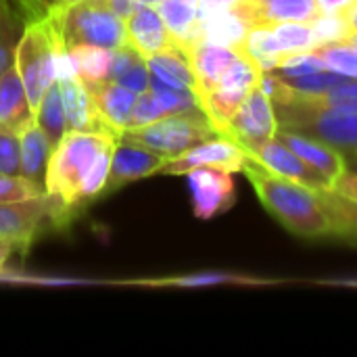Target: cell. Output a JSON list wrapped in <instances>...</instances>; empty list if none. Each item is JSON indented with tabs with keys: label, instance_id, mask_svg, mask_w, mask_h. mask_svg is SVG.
Listing matches in <instances>:
<instances>
[{
	"label": "cell",
	"instance_id": "obj_7",
	"mask_svg": "<svg viewBox=\"0 0 357 357\" xmlns=\"http://www.w3.org/2000/svg\"><path fill=\"white\" fill-rule=\"evenodd\" d=\"M69 218L71 215L48 195L19 203H0V238L25 253L38 236L65 226Z\"/></svg>",
	"mask_w": 357,
	"mask_h": 357
},
{
	"label": "cell",
	"instance_id": "obj_43",
	"mask_svg": "<svg viewBox=\"0 0 357 357\" xmlns=\"http://www.w3.org/2000/svg\"><path fill=\"white\" fill-rule=\"evenodd\" d=\"M109 4L113 6V10H115L117 15H121L123 19H128L138 6L144 4V0H109Z\"/></svg>",
	"mask_w": 357,
	"mask_h": 357
},
{
	"label": "cell",
	"instance_id": "obj_29",
	"mask_svg": "<svg viewBox=\"0 0 357 357\" xmlns=\"http://www.w3.org/2000/svg\"><path fill=\"white\" fill-rule=\"evenodd\" d=\"M36 123L42 128V132L48 136L52 146L59 144V140L67 132V119H65V107L61 98L59 82H54L42 96L38 109H36Z\"/></svg>",
	"mask_w": 357,
	"mask_h": 357
},
{
	"label": "cell",
	"instance_id": "obj_23",
	"mask_svg": "<svg viewBox=\"0 0 357 357\" xmlns=\"http://www.w3.org/2000/svg\"><path fill=\"white\" fill-rule=\"evenodd\" d=\"M144 61H146V67L153 77H157L169 86H176V88L192 90L197 94V82H195V73H192L188 54L180 46L174 44L169 48H163V50L146 56Z\"/></svg>",
	"mask_w": 357,
	"mask_h": 357
},
{
	"label": "cell",
	"instance_id": "obj_38",
	"mask_svg": "<svg viewBox=\"0 0 357 357\" xmlns=\"http://www.w3.org/2000/svg\"><path fill=\"white\" fill-rule=\"evenodd\" d=\"M142 59L144 56H140V52H136L130 44L113 48L111 50V65H109V79L115 82L117 77H121L130 67H134Z\"/></svg>",
	"mask_w": 357,
	"mask_h": 357
},
{
	"label": "cell",
	"instance_id": "obj_35",
	"mask_svg": "<svg viewBox=\"0 0 357 357\" xmlns=\"http://www.w3.org/2000/svg\"><path fill=\"white\" fill-rule=\"evenodd\" d=\"M44 186L23 178V176H8L0 174V203H19L44 197Z\"/></svg>",
	"mask_w": 357,
	"mask_h": 357
},
{
	"label": "cell",
	"instance_id": "obj_32",
	"mask_svg": "<svg viewBox=\"0 0 357 357\" xmlns=\"http://www.w3.org/2000/svg\"><path fill=\"white\" fill-rule=\"evenodd\" d=\"M310 27L314 31L318 46L343 42L351 33L345 13H320L314 21H310Z\"/></svg>",
	"mask_w": 357,
	"mask_h": 357
},
{
	"label": "cell",
	"instance_id": "obj_14",
	"mask_svg": "<svg viewBox=\"0 0 357 357\" xmlns=\"http://www.w3.org/2000/svg\"><path fill=\"white\" fill-rule=\"evenodd\" d=\"M297 280L291 278H266L245 272H195V274H180L169 278H157V280H138L130 284L138 287H155V289H205V287H249V289H261V287H282L293 284Z\"/></svg>",
	"mask_w": 357,
	"mask_h": 357
},
{
	"label": "cell",
	"instance_id": "obj_40",
	"mask_svg": "<svg viewBox=\"0 0 357 357\" xmlns=\"http://www.w3.org/2000/svg\"><path fill=\"white\" fill-rule=\"evenodd\" d=\"M331 190L345 197V199H351L357 203V172L351 169H345L337 180H333L331 184Z\"/></svg>",
	"mask_w": 357,
	"mask_h": 357
},
{
	"label": "cell",
	"instance_id": "obj_9",
	"mask_svg": "<svg viewBox=\"0 0 357 357\" xmlns=\"http://www.w3.org/2000/svg\"><path fill=\"white\" fill-rule=\"evenodd\" d=\"M245 161H247V153L241 144H236L226 136H218L184 151L178 157L167 159L159 174L186 176L197 167H220L230 174H241Z\"/></svg>",
	"mask_w": 357,
	"mask_h": 357
},
{
	"label": "cell",
	"instance_id": "obj_50",
	"mask_svg": "<svg viewBox=\"0 0 357 357\" xmlns=\"http://www.w3.org/2000/svg\"><path fill=\"white\" fill-rule=\"evenodd\" d=\"M23 2H25V0H19V4H23Z\"/></svg>",
	"mask_w": 357,
	"mask_h": 357
},
{
	"label": "cell",
	"instance_id": "obj_47",
	"mask_svg": "<svg viewBox=\"0 0 357 357\" xmlns=\"http://www.w3.org/2000/svg\"><path fill=\"white\" fill-rule=\"evenodd\" d=\"M345 167H347V169H351V172H357V153L349 155V157H345Z\"/></svg>",
	"mask_w": 357,
	"mask_h": 357
},
{
	"label": "cell",
	"instance_id": "obj_13",
	"mask_svg": "<svg viewBox=\"0 0 357 357\" xmlns=\"http://www.w3.org/2000/svg\"><path fill=\"white\" fill-rule=\"evenodd\" d=\"M249 157H253L255 161H259L264 167H268L270 172L295 180L299 184H305L314 190H322V188H331L328 180L324 176H320L316 169H312L301 157H297L284 142H280L276 136L270 140H264L251 149L245 151Z\"/></svg>",
	"mask_w": 357,
	"mask_h": 357
},
{
	"label": "cell",
	"instance_id": "obj_36",
	"mask_svg": "<svg viewBox=\"0 0 357 357\" xmlns=\"http://www.w3.org/2000/svg\"><path fill=\"white\" fill-rule=\"evenodd\" d=\"M165 115H169V113L163 109V105L157 100V96H155L151 90H146V92H142V94L136 96L130 128L149 126V123H153V121H157V119H161V117H165Z\"/></svg>",
	"mask_w": 357,
	"mask_h": 357
},
{
	"label": "cell",
	"instance_id": "obj_20",
	"mask_svg": "<svg viewBox=\"0 0 357 357\" xmlns=\"http://www.w3.org/2000/svg\"><path fill=\"white\" fill-rule=\"evenodd\" d=\"M88 88L92 92L96 111L102 123L109 128V132L117 136L119 132L128 130L132 123V111H134V102L138 94L111 79L88 84Z\"/></svg>",
	"mask_w": 357,
	"mask_h": 357
},
{
	"label": "cell",
	"instance_id": "obj_6",
	"mask_svg": "<svg viewBox=\"0 0 357 357\" xmlns=\"http://www.w3.org/2000/svg\"><path fill=\"white\" fill-rule=\"evenodd\" d=\"M222 134L203 111H188V113H169L142 128H128L119 132L115 138L146 146L172 159Z\"/></svg>",
	"mask_w": 357,
	"mask_h": 357
},
{
	"label": "cell",
	"instance_id": "obj_17",
	"mask_svg": "<svg viewBox=\"0 0 357 357\" xmlns=\"http://www.w3.org/2000/svg\"><path fill=\"white\" fill-rule=\"evenodd\" d=\"M61 98L65 107V119H67V132H109V128L102 123L92 92L84 79L77 75L59 77ZM113 134V132H109Z\"/></svg>",
	"mask_w": 357,
	"mask_h": 357
},
{
	"label": "cell",
	"instance_id": "obj_33",
	"mask_svg": "<svg viewBox=\"0 0 357 357\" xmlns=\"http://www.w3.org/2000/svg\"><path fill=\"white\" fill-rule=\"evenodd\" d=\"M280 48L291 56L301 50H312L316 48V38L310 27V23H280L272 27Z\"/></svg>",
	"mask_w": 357,
	"mask_h": 357
},
{
	"label": "cell",
	"instance_id": "obj_48",
	"mask_svg": "<svg viewBox=\"0 0 357 357\" xmlns=\"http://www.w3.org/2000/svg\"><path fill=\"white\" fill-rule=\"evenodd\" d=\"M75 2H79V0H54V6L52 8H65V6H71V4H75ZM50 8V10H52Z\"/></svg>",
	"mask_w": 357,
	"mask_h": 357
},
{
	"label": "cell",
	"instance_id": "obj_19",
	"mask_svg": "<svg viewBox=\"0 0 357 357\" xmlns=\"http://www.w3.org/2000/svg\"><path fill=\"white\" fill-rule=\"evenodd\" d=\"M128 44L140 52V56H151L163 48L174 46V40L157 10V6L142 4L126 19Z\"/></svg>",
	"mask_w": 357,
	"mask_h": 357
},
{
	"label": "cell",
	"instance_id": "obj_3",
	"mask_svg": "<svg viewBox=\"0 0 357 357\" xmlns=\"http://www.w3.org/2000/svg\"><path fill=\"white\" fill-rule=\"evenodd\" d=\"M65 48L67 46L61 38L59 23L50 10L42 17L25 21L15 54V67L21 75L33 113L44 92L56 82L59 56Z\"/></svg>",
	"mask_w": 357,
	"mask_h": 357
},
{
	"label": "cell",
	"instance_id": "obj_12",
	"mask_svg": "<svg viewBox=\"0 0 357 357\" xmlns=\"http://www.w3.org/2000/svg\"><path fill=\"white\" fill-rule=\"evenodd\" d=\"M165 161H167V157H163L146 146L126 142V140H115L105 192L119 190L121 186H126L130 182L159 174L161 167L165 165Z\"/></svg>",
	"mask_w": 357,
	"mask_h": 357
},
{
	"label": "cell",
	"instance_id": "obj_31",
	"mask_svg": "<svg viewBox=\"0 0 357 357\" xmlns=\"http://www.w3.org/2000/svg\"><path fill=\"white\" fill-rule=\"evenodd\" d=\"M316 54L320 56V61L326 65V69L341 73L345 77L357 79V48L349 46L345 42H337V44H326V46H318L314 48Z\"/></svg>",
	"mask_w": 357,
	"mask_h": 357
},
{
	"label": "cell",
	"instance_id": "obj_46",
	"mask_svg": "<svg viewBox=\"0 0 357 357\" xmlns=\"http://www.w3.org/2000/svg\"><path fill=\"white\" fill-rule=\"evenodd\" d=\"M345 17H347V23H349L351 31H357V0H354L351 6L345 10Z\"/></svg>",
	"mask_w": 357,
	"mask_h": 357
},
{
	"label": "cell",
	"instance_id": "obj_10",
	"mask_svg": "<svg viewBox=\"0 0 357 357\" xmlns=\"http://www.w3.org/2000/svg\"><path fill=\"white\" fill-rule=\"evenodd\" d=\"M192 211L199 220H211L228 211L236 201V186L230 172L220 167H197L186 174Z\"/></svg>",
	"mask_w": 357,
	"mask_h": 357
},
{
	"label": "cell",
	"instance_id": "obj_11",
	"mask_svg": "<svg viewBox=\"0 0 357 357\" xmlns=\"http://www.w3.org/2000/svg\"><path fill=\"white\" fill-rule=\"evenodd\" d=\"M232 10L249 29L280 23H310L320 15L316 0H241Z\"/></svg>",
	"mask_w": 357,
	"mask_h": 357
},
{
	"label": "cell",
	"instance_id": "obj_41",
	"mask_svg": "<svg viewBox=\"0 0 357 357\" xmlns=\"http://www.w3.org/2000/svg\"><path fill=\"white\" fill-rule=\"evenodd\" d=\"M236 2H241V0H201L199 2V19H205V17H211L215 13L228 10Z\"/></svg>",
	"mask_w": 357,
	"mask_h": 357
},
{
	"label": "cell",
	"instance_id": "obj_8",
	"mask_svg": "<svg viewBox=\"0 0 357 357\" xmlns=\"http://www.w3.org/2000/svg\"><path fill=\"white\" fill-rule=\"evenodd\" d=\"M278 132V117L270 96L257 86L249 92L236 115L230 119L224 136L241 144L245 151L274 138Z\"/></svg>",
	"mask_w": 357,
	"mask_h": 357
},
{
	"label": "cell",
	"instance_id": "obj_4",
	"mask_svg": "<svg viewBox=\"0 0 357 357\" xmlns=\"http://www.w3.org/2000/svg\"><path fill=\"white\" fill-rule=\"evenodd\" d=\"M274 111L278 130L322 140L345 157L357 153V109L316 107L301 100H289L274 105Z\"/></svg>",
	"mask_w": 357,
	"mask_h": 357
},
{
	"label": "cell",
	"instance_id": "obj_18",
	"mask_svg": "<svg viewBox=\"0 0 357 357\" xmlns=\"http://www.w3.org/2000/svg\"><path fill=\"white\" fill-rule=\"evenodd\" d=\"M276 138L284 142L297 157H301L312 169L324 176L328 184H333V180H337L347 169L345 155L322 140H316L312 136H303L297 132H289V130H278Z\"/></svg>",
	"mask_w": 357,
	"mask_h": 357
},
{
	"label": "cell",
	"instance_id": "obj_27",
	"mask_svg": "<svg viewBox=\"0 0 357 357\" xmlns=\"http://www.w3.org/2000/svg\"><path fill=\"white\" fill-rule=\"evenodd\" d=\"M69 63L73 75L84 79L86 84H98L109 79V65H111V50L102 46H71L67 48Z\"/></svg>",
	"mask_w": 357,
	"mask_h": 357
},
{
	"label": "cell",
	"instance_id": "obj_21",
	"mask_svg": "<svg viewBox=\"0 0 357 357\" xmlns=\"http://www.w3.org/2000/svg\"><path fill=\"white\" fill-rule=\"evenodd\" d=\"M36 119L15 63L0 77V130L17 132Z\"/></svg>",
	"mask_w": 357,
	"mask_h": 357
},
{
	"label": "cell",
	"instance_id": "obj_22",
	"mask_svg": "<svg viewBox=\"0 0 357 357\" xmlns=\"http://www.w3.org/2000/svg\"><path fill=\"white\" fill-rule=\"evenodd\" d=\"M19 144H21V176L44 186L48 159L52 153V142L42 132V128L29 121L25 128L19 130Z\"/></svg>",
	"mask_w": 357,
	"mask_h": 357
},
{
	"label": "cell",
	"instance_id": "obj_39",
	"mask_svg": "<svg viewBox=\"0 0 357 357\" xmlns=\"http://www.w3.org/2000/svg\"><path fill=\"white\" fill-rule=\"evenodd\" d=\"M115 82L121 84L123 88L136 92V94L146 92L149 86H151V71H149V67H146V61H144V59L138 61L134 67H130V69H128L121 77H117Z\"/></svg>",
	"mask_w": 357,
	"mask_h": 357
},
{
	"label": "cell",
	"instance_id": "obj_28",
	"mask_svg": "<svg viewBox=\"0 0 357 357\" xmlns=\"http://www.w3.org/2000/svg\"><path fill=\"white\" fill-rule=\"evenodd\" d=\"M23 29L25 21L19 8L13 6V0H0V77L15 63Z\"/></svg>",
	"mask_w": 357,
	"mask_h": 357
},
{
	"label": "cell",
	"instance_id": "obj_49",
	"mask_svg": "<svg viewBox=\"0 0 357 357\" xmlns=\"http://www.w3.org/2000/svg\"><path fill=\"white\" fill-rule=\"evenodd\" d=\"M163 0H144V4H151V6H159Z\"/></svg>",
	"mask_w": 357,
	"mask_h": 357
},
{
	"label": "cell",
	"instance_id": "obj_16",
	"mask_svg": "<svg viewBox=\"0 0 357 357\" xmlns=\"http://www.w3.org/2000/svg\"><path fill=\"white\" fill-rule=\"evenodd\" d=\"M186 54H188V61H190V67L195 73L199 105L218 86L224 71L238 56V52L234 48L224 46V44H215V42H209L203 38L192 42L186 48Z\"/></svg>",
	"mask_w": 357,
	"mask_h": 357
},
{
	"label": "cell",
	"instance_id": "obj_37",
	"mask_svg": "<svg viewBox=\"0 0 357 357\" xmlns=\"http://www.w3.org/2000/svg\"><path fill=\"white\" fill-rule=\"evenodd\" d=\"M0 174L21 176L19 134L10 130H0Z\"/></svg>",
	"mask_w": 357,
	"mask_h": 357
},
{
	"label": "cell",
	"instance_id": "obj_30",
	"mask_svg": "<svg viewBox=\"0 0 357 357\" xmlns=\"http://www.w3.org/2000/svg\"><path fill=\"white\" fill-rule=\"evenodd\" d=\"M149 90L157 96V100L163 105L167 113H188V111H201L199 98L192 90L186 88H176L169 86L157 77L151 75V86Z\"/></svg>",
	"mask_w": 357,
	"mask_h": 357
},
{
	"label": "cell",
	"instance_id": "obj_44",
	"mask_svg": "<svg viewBox=\"0 0 357 357\" xmlns=\"http://www.w3.org/2000/svg\"><path fill=\"white\" fill-rule=\"evenodd\" d=\"M354 0H316L320 13H345Z\"/></svg>",
	"mask_w": 357,
	"mask_h": 357
},
{
	"label": "cell",
	"instance_id": "obj_1",
	"mask_svg": "<svg viewBox=\"0 0 357 357\" xmlns=\"http://www.w3.org/2000/svg\"><path fill=\"white\" fill-rule=\"evenodd\" d=\"M241 174H245L266 211L284 230L305 241L333 238V226L318 190L270 172L249 155Z\"/></svg>",
	"mask_w": 357,
	"mask_h": 357
},
{
	"label": "cell",
	"instance_id": "obj_24",
	"mask_svg": "<svg viewBox=\"0 0 357 357\" xmlns=\"http://www.w3.org/2000/svg\"><path fill=\"white\" fill-rule=\"evenodd\" d=\"M176 46L186 50L192 42L201 40L199 31V6L186 0H163L157 6Z\"/></svg>",
	"mask_w": 357,
	"mask_h": 357
},
{
	"label": "cell",
	"instance_id": "obj_26",
	"mask_svg": "<svg viewBox=\"0 0 357 357\" xmlns=\"http://www.w3.org/2000/svg\"><path fill=\"white\" fill-rule=\"evenodd\" d=\"M318 197L328 213L333 226V241H339L347 247L357 249V203L345 199L331 188L318 190Z\"/></svg>",
	"mask_w": 357,
	"mask_h": 357
},
{
	"label": "cell",
	"instance_id": "obj_15",
	"mask_svg": "<svg viewBox=\"0 0 357 357\" xmlns=\"http://www.w3.org/2000/svg\"><path fill=\"white\" fill-rule=\"evenodd\" d=\"M259 88L270 96L274 105L301 100L316 107H341V109H357V79H347L326 92L320 94H295L291 86L274 71H264L259 79Z\"/></svg>",
	"mask_w": 357,
	"mask_h": 357
},
{
	"label": "cell",
	"instance_id": "obj_25",
	"mask_svg": "<svg viewBox=\"0 0 357 357\" xmlns=\"http://www.w3.org/2000/svg\"><path fill=\"white\" fill-rule=\"evenodd\" d=\"M236 52L249 56L261 71H276L289 59V54L280 48L272 27H251Z\"/></svg>",
	"mask_w": 357,
	"mask_h": 357
},
{
	"label": "cell",
	"instance_id": "obj_5",
	"mask_svg": "<svg viewBox=\"0 0 357 357\" xmlns=\"http://www.w3.org/2000/svg\"><path fill=\"white\" fill-rule=\"evenodd\" d=\"M50 13L59 23L67 48L90 44L113 50L128 44L126 19L113 10L109 0H79L65 8H52Z\"/></svg>",
	"mask_w": 357,
	"mask_h": 357
},
{
	"label": "cell",
	"instance_id": "obj_42",
	"mask_svg": "<svg viewBox=\"0 0 357 357\" xmlns=\"http://www.w3.org/2000/svg\"><path fill=\"white\" fill-rule=\"evenodd\" d=\"M316 287H341V289H357V276H339V278H314L307 280Z\"/></svg>",
	"mask_w": 357,
	"mask_h": 357
},
{
	"label": "cell",
	"instance_id": "obj_2",
	"mask_svg": "<svg viewBox=\"0 0 357 357\" xmlns=\"http://www.w3.org/2000/svg\"><path fill=\"white\" fill-rule=\"evenodd\" d=\"M115 140V134L109 132H65L50 153L44 192L69 215L77 211V192L84 180L96 165L102 151Z\"/></svg>",
	"mask_w": 357,
	"mask_h": 357
},
{
	"label": "cell",
	"instance_id": "obj_34",
	"mask_svg": "<svg viewBox=\"0 0 357 357\" xmlns=\"http://www.w3.org/2000/svg\"><path fill=\"white\" fill-rule=\"evenodd\" d=\"M282 77V75H280ZM291 90L295 94H320V92H326L351 77H345L341 73H335L331 69H324V71H314V73H305V75H293V77H282Z\"/></svg>",
	"mask_w": 357,
	"mask_h": 357
},
{
	"label": "cell",
	"instance_id": "obj_45",
	"mask_svg": "<svg viewBox=\"0 0 357 357\" xmlns=\"http://www.w3.org/2000/svg\"><path fill=\"white\" fill-rule=\"evenodd\" d=\"M15 251H17V249H15L10 243H6V241H2V238H0V272L4 270L6 261L10 259V255H13Z\"/></svg>",
	"mask_w": 357,
	"mask_h": 357
}]
</instances>
